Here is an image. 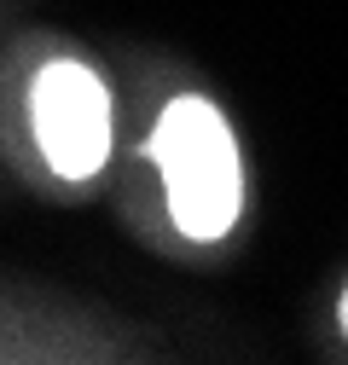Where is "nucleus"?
Instances as JSON below:
<instances>
[{"mask_svg":"<svg viewBox=\"0 0 348 365\" xmlns=\"http://www.w3.org/2000/svg\"><path fill=\"white\" fill-rule=\"evenodd\" d=\"M145 157L163 174V197H168V220L174 232L192 244H221L238 215H244V157L232 140L227 110L203 99V93H180L168 99Z\"/></svg>","mask_w":348,"mask_h":365,"instance_id":"f257e3e1","label":"nucleus"},{"mask_svg":"<svg viewBox=\"0 0 348 365\" xmlns=\"http://www.w3.org/2000/svg\"><path fill=\"white\" fill-rule=\"evenodd\" d=\"M29 128L58 180H93L111 163V140H116L111 93H105L99 70L81 58L41 64L29 81Z\"/></svg>","mask_w":348,"mask_h":365,"instance_id":"f03ea898","label":"nucleus"},{"mask_svg":"<svg viewBox=\"0 0 348 365\" xmlns=\"http://www.w3.org/2000/svg\"><path fill=\"white\" fill-rule=\"evenodd\" d=\"M337 325H342V336H348V290H342V302H337Z\"/></svg>","mask_w":348,"mask_h":365,"instance_id":"7ed1b4c3","label":"nucleus"}]
</instances>
